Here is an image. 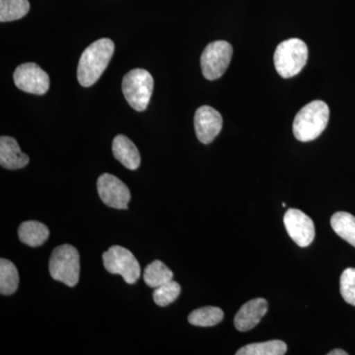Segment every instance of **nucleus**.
Returning <instances> with one entry per match:
<instances>
[{"label":"nucleus","instance_id":"nucleus-1","mask_svg":"<svg viewBox=\"0 0 355 355\" xmlns=\"http://www.w3.org/2000/svg\"><path fill=\"white\" fill-rule=\"evenodd\" d=\"M114 44L112 40H98L83 51L77 67V79L83 87H90L99 80L113 58Z\"/></svg>","mask_w":355,"mask_h":355},{"label":"nucleus","instance_id":"nucleus-2","mask_svg":"<svg viewBox=\"0 0 355 355\" xmlns=\"http://www.w3.org/2000/svg\"><path fill=\"white\" fill-rule=\"evenodd\" d=\"M330 119V109L321 100H315L305 105L295 116L293 121V133L299 141L309 142L318 139Z\"/></svg>","mask_w":355,"mask_h":355},{"label":"nucleus","instance_id":"nucleus-3","mask_svg":"<svg viewBox=\"0 0 355 355\" xmlns=\"http://www.w3.org/2000/svg\"><path fill=\"white\" fill-rule=\"evenodd\" d=\"M308 60V46L300 39L282 42L275 50L273 62L282 78H291L304 69Z\"/></svg>","mask_w":355,"mask_h":355},{"label":"nucleus","instance_id":"nucleus-4","mask_svg":"<svg viewBox=\"0 0 355 355\" xmlns=\"http://www.w3.org/2000/svg\"><path fill=\"white\" fill-rule=\"evenodd\" d=\"M49 268L53 279L69 287L76 286L80 275V257L78 251L69 244L55 248L51 254Z\"/></svg>","mask_w":355,"mask_h":355},{"label":"nucleus","instance_id":"nucleus-5","mask_svg":"<svg viewBox=\"0 0 355 355\" xmlns=\"http://www.w3.org/2000/svg\"><path fill=\"white\" fill-rule=\"evenodd\" d=\"M121 88L125 100L133 110L146 111L153 96V77L146 69L130 70L123 77Z\"/></svg>","mask_w":355,"mask_h":355},{"label":"nucleus","instance_id":"nucleus-6","mask_svg":"<svg viewBox=\"0 0 355 355\" xmlns=\"http://www.w3.org/2000/svg\"><path fill=\"white\" fill-rule=\"evenodd\" d=\"M103 263L110 273L120 275L128 284L139 279L140 266L132 252L121 246H112L103 254Z\"/></svg>","mask_w":355,"mask_h":355},{"label":"nucleus","instance_id":"nucleus-7","mask_svg":"<svg viewBox=\"0 0 355 355\" xmlns=\"http://www.w3.org/2000/svg\"><path fill=\"white\" fill-rule=\"evenodd\" d=\"M233 48L225 41H216L207 44L200 57L203 76L207 80L220 78L230 64Z\"/></svg>","mask_w":355,"mask_h":355},{"label":"nucleus","instance_id":"nucleus-8","mask_svg":"<svg viewBox=\"0 0 355 355\" xmlns=\"http://www.w3.org/2000/svg\"><path fill=\"white\" fill-rule=\"evenodd\" d=\"M97 190L102 202L114 209H127L132 195L127 184L114 175L105 174L98 178Z\"/></svg>","mask_w":355,"mask_h":355},{"label":"nucleus","instance_id":"nucleus-9","mask_svg":"<svg viewBox=\"0 0 355 355\" xmlns=\"http://www.w3.org/2000/svg\"><path fill=\"white\" fill-rule=\"evenodd\" d=\"M14 83L30 94L44 95L50 88V77L38 64L27 62L19 65L13 74Z\"/></svg>","mask_w":355,"mask_h":355},{"label":"nucleus","instance_id":"nucleus-10","mask_svg":"<svg viewBox=\"0 0 355 355\" xmlns=\"http://www.w3.org/2000/svg\"><path fill=\"white\" fill-rule=\"evenodd\" d=\"M284 223L289 237L299 247L310 246L315 238L314 222L301 210L289 209L284 214Z\"/></svg>","mask_w":355,"mask_h":355},{"label":"nucleus","instance_id":"nucleus-11","mask_svg":"<svg viewBox=\"0 0 355 355\" xmlns=\"http://www.w3.org/2000/svg\"><path fill=\"white\" fill-rule=\"evenodd\" d=\"M195 130L198 140L209 144L220 133L223 119L218 111L209 106H202L195 114Z\"/></svg>","mask_w":355,"mask_h":355},{"label":"nucleus","instance_id":"nucleus-12","mask_svg":"<svg viewBox=\"0 0 355 355\" xmlns=\"http://www.w3.org/2000/svg\"><path fill=\"white\" fill-rule=\"evenodd\" d=\"M268 308V301L265 298H254L248 301L236 314L235 328L240 331L252 330L265 317Z\"/></svg>","mask_w":355,"mask_h":355},{"label":"nucleus","instance_id":"nucleus-13","mask_svg":"<svg viewBox=\"0 0 355 355\" xmlns=\"http://www.w3.org/2000/svg\"><path fill=\"white\" fill-rule=\"evenodd\" d=\"M27 154L22 153L13 137H0V165L8 170H17L29 164Z\"/></svg>","mask_w":355,"mask_h":355},{"label":"nucleus","instance_id":"nucleus-14","mask_svg":"<svg viewBox=\"0 0 355 355\" xmlns=\"http://www.w3.org/2000/svg\"><path fill=\"white\" fill-rule=\"evenodd\" d=\"M114 157L130 170H137L140 166V154L139 149L132 140L125 135H116L112 146Z\"/></svg>","mask_w":355,"mask_h":355},{"label":"nucleus","instance_id":"nucleus-15","mask_svg":"<svg viewBox=\"0 0 355 355\" xmlns=\"http://www.w3.org/2000/svg\"><path fill=\"white\" fill-rule=\"evenodd\" d=\"M50 236V230L44 224L39 221L23 222L18 229V237L23 244L36 248L46 243Z\"/></svg>","mask_w":355,"mask_h":355},{"label":"nucleus","instance_id":"nucleus-16","mask_svg":"<svg viewBox=\"0 0 355 355\" xmlns=\"http://www.w3.org/2000/svg\"><path fill=\"white\" fill-rule=\"evenodd\" d=\"M331 226L336 234L355 248V216L349 212H336L331 216Z\"/></svg>","mask_w":355,"mask_h":355},{"label":"nucleus","instance_id":"nucleus-17","mask_svg":"<svg viewBox=\"0 0 355 355\" xmlns=\"http://www.w3.org/2000/svg\"><path fill=\"white\" fill-rule=\"evenodd\" d=\"M19 286V273L12 261L0 260V293L11 295L15 293Z\"/></svg>","mask_w":355,"mask_h":355},{"label":"nucleus","instance_id":"nucleus-18","mask_svg":"<svg viewBox=\"0 0 355 355\" xmlns=\"http://www.w3.org/2000/svg\"><path fill=\"white\" fill-rule=\"evenodd\" d=\"M287 352L286 343L279 340L254 343L245 345L236 355H284Z\"/></svg>","mask_w":355,"mask_h":355},{"label":"nucleus","instance_id":"nucleus-19","mask_svg":"<svg viewBox=\"0 0 355 355\" xmlns=\"http://www.w3.org/2000/svg\"><path fill=\"white\" fill-rule=\"evenodd\" d=\"M173 272L161 261H154L146 266L144 272V279L146 286L151 288H157L166 282L173 279Z\"/></svg>","mask_w":355,"mask_h":355},{"label":"nucleus","instance_id":"nucleus-20","mask_svg":"<svg viewBox=\"0 0 355 355\" xmlns=\"http://www.w3.org/2000/svg\"><path fill=\"white\" fill-rule=\"evenodd\" d=\"M224 318L223 311L214 306H207L193 310L189 315V323L196 327H214L220 323Z\"/></svg>","mask_w":355,"mask_h":355},{"label":"nucleus","instance_id":"nucleus-21","mask_svg":"<svg viewBox=\"0 0 355 355\" xmlns=\"http://www.w3.org/2000/svg\"><path fill=\"white\" fill-rule=\"evenodd\" d=\"M29 10L28 0H0V21L2 23L19 20Z\"/></svg>","mask_w":355,"mask_h":355},{"label":"nucleus","instance_id":"nucleus-22","mask_svg":"<svg viewBox=\"0 0 355 355\" xmlns=\"http://www.w3.org/2000/svg\"><path fill=\"white\" fill-rule=\"evenodd\" d=\"M181 293V286L174 280L166 282L163 286L154 288L153 300L160 307L171 304Z\"/></svg>","mask_w":355,"mask_h":355},{"label":"nucleus","instance_id":"nucleus-23","mask_svg":"<svg viewBox=\"0 0 355 355\" xmlns=\"http://www.w3.org/2000/svg\"><path fill=\"white\" fill-rule=\"evenodd\" d=\"M340 286L343 300L355 306V268H347L343 270L340 275Z\"/></svg>","mask_w":355,"mask_h":355},{"label":"nucleus","instance_id":"nucleus-24","mask_svg":"<svg viewBox=\"0 0 355 355\" xmlns=\"http://www.w3.org/2000/svg\"><path fill=\"white\" fill-rule=\"evenodd\" d=\"M347 352L343 349H334L331 352H329L328 355H347Z\"/></svg>","mask_w":355,"mask_h":355}]
</instances>
